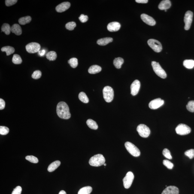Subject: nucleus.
<instances>
[{
	"instance_id": "42",
	"label": "nucleus",
	"mask_w": 194,
	"mask_h": 194,
	"mask_svg": "<svg viewBox=\"0 0 194 194\" xmlns=\"http://www.w3.org/2000/svg\"><path fill=\"white\" fill-rule=\"evenodd\" d=\"M22 191L21 187L19 186H17L14 189L12 194H21Z\"/></svg>"
},
{
	"instance_id": "11",
	"label": "nucleus",
	"mask_w": 194,
	"mask_h": 194,
	"mask_svg": "<svg viewBox=\"0 0 194 194\" xmlns=\"http://www.w3.org/2000/svg\"><path fill=\"white\" fill-rule=\"evenodd\" d=\"M41 46L38 43L32 42L27 45L26 49L30 53H35L40 51Z\"/></svg>"
},
{
	"instance_id": "17",
	"label": "nucleus",
	"mask_w": 194,
	"mask_h": 194,
	"mask_svg": "<svg viewBox=\"0 0 194 194\" xmlns=\"http://www.w3.org/2000/svg\"><path fill=\"white\" fill-rule=\"evenodd\" d=\"M179 190L174 186H169L164 189L162 194H179Z\"/></svg>"
},
{
	"instance_id": "34",
	"label": "nucleus",
	"mask_w": 194,
	"mask_h": 194,
	"mask_svg": "<svg viewBox=\"0 0 194 194\" xmlns=\"http://www.w3.org/2000/svg\"><path fill=\"white\" fill-rule=\"evenodd\" d=\"M26 159L29 162L33 163H37L39 162V160L36 157L32 155H29L26 157Z\"/></svg>"
},
{
	"instance_id": "31",
	"label": "nucleus",
	"mask_w": 194,
	"mask_h": 194,
	"mask_svg": "<svg viewBox=\"0 0 194 194\" xmlns=\"http://www.w3.org/2000/svg\"><path fill=\"white\" fill-rule=\"evenodd\" d=\"M46 56L49 61H54L56 60L57 58V54L56 52L50 51L47 53Z\"/></svg>"
},
{
	"instance_id": "44",
	"label": "nucleus",
	"mask_w": 194,
	"mask_h": 194,
	"mask_svg": "<svg viewBox=\"0 0 194 194\" xmlns=\"http://www.w3.org/2000/svg\"><path fill=\"white\" fill-rule=\"evenodd\" d=\"M79 19L80 21V22L83 23H85L88 20V17L87 16L83 14L80 15V17H79Z\"/></svg>"
},
{
	"instance_id": "13",
	"label": "nucleus",
	"mask_w": 194,
	"mask_h": 194,
	"mask_svg": "<svg viewBox=\"0 0 194 194\" xmlns=\"http://www.w3.org/2000/svg\"><path fill=\"white\" fill-rule=\"evenodd\" d=\"M141 84L139 80H136L133 81L131 86V94L133 96H135L138 94L139 91Z\"/></svg>"
},
{
	"instance_id": "37",
	"label": "nucleus",
	"mask_w": 194,
	"mask_h": 194,
	"mask_svg": "<svg viewBox=\"0 0 194 194\" xmlns=\"http://www.w3.org/2000/svg\"><path fill=\"white\" fill-rule=\"evenodd\" d=\"M9 132V129L5 126L0 127V134L1 135H5Z\"/></svg>"
},
{
	"instance_id": "6",
	"label": "nucleus",
	"mask_w": 194,
	"mask_h": 194,
	"mask_svg": "<svg viewBox=\"0 0 194 194\" xmlns=\"http://www.w3.org/2000/svg\"><path fill=\"white\" fill-rule=\"evenodd\" d=\"M177 134L180 135H186L190 133L191 129L190 127L184 124H180L175 128Z\"/></svg>"
},
{
	"instance_id": "45",
	"label": "nucleus",
	"mask_w": 194,
	"mask_h": 194,
	"mask_svg": "<svg viewBox=\"0 0 194 194\" xmlns=\"http://www.w3.org/2000/svg\"><path fill=\"white\" fill-rule=\"evenodd\" d=\"M5 107V101L3 99H0V109L1 110L3 109Z\"/></svg>"
},
{
	"instance_id": "28",
	"label": "nucleus",
	"mask_w": 194,
	"mask_h": 194,
	"mask_svg": "<svg viewBox=\"0 0 194 194\" xmlns=\"http://www.w3.org/2000/svg\"><path fill=\"white\" fill-rule=\"evenodd\" d=\"M78 98L80 101L84 103H87L89 102V98L84 92H80L79 94Z\"/></svg>"
},
{
	"instance_id": "12",
	"label": "nucleus",
	"mask_w": 194,
	"mask_h": 194,
	"mask_svg": "<svg viewBox=\"0 0 194 194\" xmlns=\"http://www.w3.org/2000/svg\"><path fill=\"white\" fill-rule=\"evenodd\" d=\"M164 103V101L161 98H157L153 100L149 104V107L151 109H156L162 107Z\"/></svg>"
},
{
	"instance_id": "26",
	"label": "nucleus",
	"mask_w": 194,
	"mask_h": 194,
	"mask_svg": "<svg viewBox=\"0 0 194 194\" xmlns=\"http://www.w3.org/2000/svg\"><path fill=\"white\" fill-rule=\"evenodd\" d=\"M92 190V188L91 186H85L82 188L79 191L78 194H90Z\"/></svg>"
},
{
	"instance_id": "10",
	"label": "nucleus",
	"mask_w": 194,
	"mask_h": 194,
	"mask_svg": "<svg viewBox=\"0 0 194 194\" xmlns=\"http://www.w3.org/2000/svg\"><path fill=\"white\" fill-rule=\"evenodd\" d=\"M193 13L192 11L188 10L186 12L184 17V29L186 30L190 29L193 20Z\"/></svg>"
},
{
	"instance_id": "15",
	"label": "nucleus",
	"mask_w": 194,
	"mask_h": 194,
	"mask_svg": "<svg viewBox=\"0 0 194 194\" xmlns=\"http://www.w3.org/2000/svg\"><path fill=\"white\" fill-rule=\"evenodd\" d=\"M71 6V4L69 2H64L59 4L56 7V11L58 12L61 13L66 11Z\"/></svg>"
},
{
	"instance_id": "21",
	"label": "nucleus",
	"mask_w": 194,
	"mask_h": 194,
	"mask_svg": "<svg viewBox=\"0 0 194 194\" xmlns=\"http://www.w3.org/2000/svg\"><path fill=\"white\" fill-rule=\"evenodd\" d=\"M101 67L98 65H92L89 68L88 72L90 74H95L100 72L101 71Z\"/></svg>"
},
{
	"instance_id": "35",
	"label": "nucleus",
	"mask_w": 194,
	"mask_h": 194,
	"mask_svg": "<svg viewBox=\"0 0 194 194\" xmlns=\"http://www.w3.org/2000/svg\"><path fill=\"white\" fill-rule=\"evenodd\" d=\"M76 26V24L75 22H68L65 25V28L69 30L72 31L74 30Z\"/></svg>"
},
{
	"instance_id": "5",
	"label": "nucleus",
	"mask_w": 194,
	"mask_h": 194,
	"mask_svg": "<svg viewBox=\"0 0 194 194\" xmlns=\"http://www.w3.org/2000/svg\"><path fill=\"white\" fill-rule=\"evenodd\" d=\"M125 147L130 154L135 157H138L141 154L139 149L132 143L127 142L125 144Z\"/></svg>"
},
{
	"instance_id": "3",
	"label": "nucleus",
	"mask_w": 194,
	"mask_h": 194,
	"mask_svg": "<svg viewBox=\"0 0 194 194\" xmlns=\"http://www.w3.org/2000/svg\"><path fill=\"white\" fill-rule=\"evenodd\" d=\"M103 95L104 99L107 102H111L114 97V92L113 88L109 86H105L103 89Z\"/></svg>"
},
{
	"instance_id": "49",
	"label": "nucleus",
	"mask_w": 194,
	"mask_h": 194,
	"mask_svg": "<svg viewBox=\"0 0 194 194\" xmlns=\"http://www.w3.org/2000/svg\"><path fill=\"white\" fill-rule=\"evenodd\" d=\"M103 165L104 166H106L107 165V164L106 163H104Z\"/></svg>"
},
{
	"instance_id": "32",
	"label": "nucleus",
	"mask_w": 194,
	"mask_h": 194,
	"mask_svg": "<svg viewBox=\"0 0 194 194\" xmlns=\"http://www.w3.org/2000/svg\"><path fill=\"white\" fill-rule=\"evenodd\" d=\"M13 63L16 65H19L22 63V61L21 56L18 54H14L13 55L12 60Z\"/></svg>"
},
{
	"instance_id": "14",
	"label": "nucleus",
	"mask_w": 194,
	"mask_h": 194,
	"mask_svg": "<svg viewBox=\"0 0 194 194\" xmlns=\"http://www.w3.org/2000/svg\"><path fill=\"white\" fill-rule=\"evenodd\" d=\"M141 17L142 20L144 23L150 26H153L156 24L154 19L153 17L145 14H142L141 15Z\"/></svg>"
},
{
	"instance_id": "7",
	"label": "nucleus",
	"mask_w": 194,
	"mask_h": 194,
	"mask_svg": "<svg viewBox=\"0 0 194 194\" xmlns=\"http://www.w3.org/2000/svg\"><path fill=\"white\" fill-rule=\"evenodd\" d=\"M137 130L139 135L143 138H147L150 134V128L144 124L139 125L137 127Z\"/></svg>"
},
{
	"instance_id": "25",
	"label": "nucleus",
	"mask_w": 194,
	"mask_h": 194,
	"mask_svg": "<svg viewBox=\"0 0 194 194\" xmlns=\"http://www.w3.org/2000/svg\"><path fill=\"white\" fill-rule=\"evenodd\" d=\"M88 127L91 129L96 130L98 129V126L96 122L91 119H89L86 122Z\"/></svg>"
},
{
	"instance_id": "29",
	"label": "nucleus",
	"mask_w": 194,
	"mask_h": 194,
	"mask_svg": "<svg viewBox=\"0 0 194 194\" xmlns=\"http://www.w3.org/2000/svg\"><path fill=\"white\" fill-rule=\"evenodd\" d=\"M11 27H10V25L7 23H4L1 27V30L2 32L7 35L10 34L11 31Z\"/></svg>"
},
{
	"instance_id": "24",
	"label": "nucleus",
	"mask_w": 194,
	"mask_h": 194,
	"mask_svg": "<svg viewBox=\"0 0 194 194\" xmlns=\"http://www.w3.org/2000/svg\"><path fill=\"white\" fill-rule=\"evenodd\" d=\"M1 51L3 52H6L7 56H9L14 53L15 49L14 47H10V46H6V47H3L1 49Z\"/></svg>"
},
{
	"instance_id": "27",
	"label": "nucleus",
	"mask_w": 194,
	"mask_h": 194,
	"mask_svg": "<svg viewBox=\"0 0 194 194\" xmlns=\"http://www.w3.org/2000/svg\"><path fill=\"white\" fill-rule=\"evenodd\" d=\"M31 19H32L30 16H27L26 17L21 18L19 20V22L20 25H25L30 22Z\"/></svg>"
},
{
	"instance_id": "22",
	"label": "nucleus",
	"mask_w": 194,
	"mask_h": 194,
	"mask_svg": "<svg viewBox=\"0 0 194 194\" xmlns=\"http://www.w3.org/2000/svg\"><path fill=\"white\" fill-rule=\"evenodd\" d=\"M61 164L60 161L59 160L55 161L49 165L47 170L49 172H52L56 170L60 165Z\"/></svg>"
},
{
	"instance_id": "36",
	"label": "nucleus",
	"mask_w": 194,
	"mask_h": 194,
	"mask_svg": "<svg viewBox=\"0 0 194 194\" xmlns=\"http://www.w3.org/2000/svg\"><path fill=\"white\" fill-rule=\"evenodd\" d=\"M187 109L191 112H194V101H189L186 105Z\"/></svg>"
},
{
	"instance_id": "38",
	"label": "nucleus",
	"mask_w": 194,
	"mask_h": 194,
	"mask_svg": "<svg viewBox=\"0 0 194 194\" xmlns=\"http://www.w3.org/2000/svg\"><path fill=\"white\" fill-rule=\"evenodd\" d=\"M184 154L189 157V159H193L194 158V149H191L186 151L185 152Z\"/></svg>"
},
{
	"instance_id": "39",
	"label": "nucleus",
	"mask_w": 194,
	"mask_h": 194,
	"mask_svg": "<svg viewBox=\"0 0 194 194\" xmlns=\"http://www.w3.org/2000/svg\"><path fill=\"white\" fill-rule=\"evenodd\" d=\"M163 164L164 165L167 167L168 169H172L173 168L174 165L172 162H170L169 161L166 160H164L163 161Z\"/></svg>"
},
{
	"instance_id": "50",
	"label": "nucleus",
	"mask_w": 194,
	"mask_h": 194,
	"mask_svg": "<svg viewBox=\"0 0 194 194\" xmlns=\"http://www.w3.org/2000/svg\"><path fill=\"white\" fill-rule=\"evenodd\" d=\"M166 11H167V10H165V12H166Z\"/></svg>"
},
{
	"instance_id": "9",
	"label": "nucleus",
	"mask_w": 194,
	"mask_h": 194,
	"mask_svg": "<svg viewBox=\"0 0 194 194\" xmlns=\"http://www.w3.org/2000/svg\"><path fill=\"white\" fill-rule=\"evenodd\" d=\"M134 179V175L132 172L129 171L123 179L124 186L125 188L128 189L131 187Z\"/></svg>"
},
{
	"instance_id": "8",
	"label": "nucleus",
	"mask_w": 194,
	"mask_h": 194,
	"mask_svg": "<svg viewBox=\"0 0 194 194\" xmlns=\"http://www.w3.org/2000/svg\"><path fill=\"white\" fill-rule=\"evenodd\" d=\"M148 44L151 48L156 53H159L162 51V44L158 40L150 39L147 41Z\"/></svg>"
},
{
	"instance_id": "19",
	"label": "nucleus",
	"mask_w": 194,
	"mask_h": 194,
	"mask_svg": "<svg viewBox=\"0 0 194 194\" xmlns=\"http://www.w3.org/2000/svg\"><path fill=\"white\" fill-rule=\"evenodd\" d=\"M11 31L17 35H20L22 34V30L20 25L14 24L11 27Z\"/></svg>"
},
{
	"instance_id": "4",
	"label": "nucleus",
	"mask_w": 194,
	"mask_h": 194,
	"mask_svg": "<svg viewBox=\"0 0 194 194\" xmlns=\"http://www.w3.org/2000/svg\"><path fill=\"white\" fill-rule=\"evenodd\" d=\"M151 65L153 71L158 76L163 79L166 77V73L159 65V63L153 61L152 62Z\"/></svg>"
},
{
	"instance_id": "40",
	"label": "nucleus",
	"mask_w": 194,
	"mask_h": 194,
	"mask_svg": "<svg viewBox=\"0 0 194 194\" xmlns=\"http://www.w3.org/2000/svg\"><path fill=\"white\" fill-rule=\"evenodd\" d=\"M162 154H163L164 156L167 159H172V156H171V152L169 150L167 149H164L163 151H162Z\"/></svg>"
},
{
	"instance_id": "20",
	"label": "nucleus",
	"mask_w": 194,
	"mask_h": 194,
	"mask_svg": "<svg viewBox=\"0 0 194 194\" xmlns=\"http://www.w3.org/2000/svg\"><path fill=\"white\" fill-rule=\"evenodd\" d=\"M113 39L111 38H105L100 39L97 41V44L100 45L104 46L107 45L109 43L112 42Z\"/></svg>"
},
{
	"instance_id": "46",
	"label": "nucleus",
	"mask_w": 194,
	"mask_h": 194,
	"mask_svg": "<svg viewBox=\"0 0 194 194\" xmlns=\"http://www.w3.org/2000/svg\"><path fill=\"white\" fill-rule=\"evenodd\" d=\"M136 1L140 3H146L148 2V1L147 0H136Z\"/></svg>"
},
{
	"instance_id": "16",
	"label": "nucleus",
	"mask_w": 194,
	"mask_h": 194,
	"mask_svg": "<svg viewBox=\"0 0 194 194\" xmlns=\"http://www.w3.org/2000/svg\"><path fill=\"white\" fill-rule=\"evenodd\" d=\"M120 25L119 22H113L109 23L107 26V29L110 32H116L120 29Z\"/></svg>"
},
{
	"instance_id": "48",
	"label": "nucleus",
	"mask_w": 194,
	"mask_h": 194,
	"mask_svg": "<svg viewBox=\"0 0 194 194\" xmlns=\"http://www.w3.org/2000/svg\"><path fill=\"white\" fill-rule=\"evenodd\" d=\"M59 194H67V193L65 191L62 190L59 192Z\"/></svg>"
},
{
	"instance_id": "41",
	"label": "nucleus",
	"mask_w": 194,
	"mask_h": 194,
	"mask_svg": "<svg viewBox=\"0 0 194 194\" xmlns=\"http://www.w3.org/2000/svg\"><path fill=\"white\" fill-rule=\"evenodd\" d=\"M42 75L41 72L39 70H37L34 72L32 75L33 78L37 80L41 77Z\"/></svg>"
},
{
	"instance_id": "33",
	"label": "nucleus",
	"mask_w": 194,
	"mask_h": 194,
	"mask_svg": "<svg viewBox=\"0 0 194 194\" xmlns=\"http://www.w3.org/2000/svg\"><path fill=\"white\" fill-rule=\"evenodd\" d=\"M68 63L72 67L76 68L78 65V61L76 58H71L68 61Z\"/></svg>"
},
{
	"instance_id": "47",
	"label": "nucleus",
	"mask_w": 194,
	"mask_h": 194,
	"mask_svg": "<svg viewBox=\"0 0 194 194\" xmlns=\"http://www.w3.org/2000/svg\"><path fill=\"white\" fill-rule=\"evenodd\" d=\"M45 50H42L40 51L39 52V54L40 56H44V55L45 54Z\"/></svg>"
},
{
	"instance_id": "43",
	"label": "nucleus",
	"mask_w": 194,
	"mask_h": 194,
	"mask_svg": "<svg viewBox=\"0 0 194 194\" xmlns=\"http://www.w3.org/2000/svg\"><path fill=\"white\" fill-rule=\"evenodd\" d=\"M18 1L17 0H6L5 3L6 6H10L14 5Z\"/></svg>"
},
{
	"instance_id": "1",
	"label": "nucleus",
	"mask_w": 194,
	"mask_h": 194,
	"mask_svg": "<svg viewBox=\"0 0 194 194\" xmlns=\"http://www.w3.org/2000/svg\"><path fill=\"white\" fill-rule=\"evenodd\" d=\"M56 113L58 116L61 118L68 119L71 118L69 107L67 104L62 101L58 104L56 107Z\"/></svg>"
},
{
	"instance_id": "2",
	"label": "nucleus",
	"mask_w": 194,
	"mask_h": 194,
	"mask_svg": "<svg viewBox=\"0 0 194 194\" xmlns=\"http://www.w3.org/2000/svg\"><path fill=\"white\" fill-rule=\"evenodd\" d=\"M105 159L103 155L98 154L92 157L89 159V163L92 166L98 167L105 163Z\"/></svg>"
},
{
	"instance_id": "30",
	"label": "nucleus",
	"mask_w": 194,
	"mask_h": 194,
	"mask_svg": "<svg viewBox=\"0 0 194 194\" xmlns=\"http://www.w3.org/2000/svg\"><path fill=\"white\" fill-rule=\"evenodd\" d=\"M183 65L188 69L193 68L194 67V61L193 60H186L183 62Z\"/></svg>"
},
{
	"instance_id": "23",
	"label": "nucleus",
	"mask_w": 194,
	"mask_h": 194,
	"mask_svg": "<svg viewBox=\"0 0 194 194\" xmlns=\"http://www.w3.org/2000/svg\"><path fill=\"white\" fill-rule=\"evenodd\" d=\"M124 62L123 58L118 57L115 58L113 61V64L116 68L117 69H120L122 65Z\"/></svg>"
},
{
	"instance_id": "18",
	"label": "nucleus",
	"mask_w": 194,
	"mask_h": 194,
	"mask_svg": "<svg viewBox=\"0 0 194 194\" xmlns=\"http://www.w3.org/2000/svg\"><path fill=\"white\" fill-rule=\"evenodd\" d=\"M171 6V1L169 0H164L159 4L158 8L161 10H166L169 9Z\"/></svg>"
}]
</instances>
